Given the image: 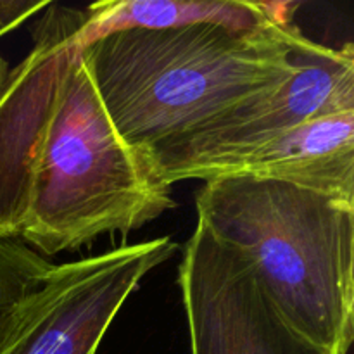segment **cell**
I'll use <instances>...</instances> for the list:
<instances>
[{
  "mask_svg": "<svg viewBox=\"0 0 354 354\" xmlns=\"http://www.w3.org/2000/svg\"><path fill=\"white\" fill-rule=\"evenodd\" d=\"M0 83V241L41 254L128 235L175 207L147 154L120 135L73 44L85 12L50 6Z\"/></svg>",
  "mask_w": 354,
  "mask_h": 354,
  "instance_id": "1",
  "label": "cell"
},
{
  "mask_svg": "<svg viewBox=\"0 0 354 354\" xmlns=\"http://www.w3.org/2000/svg\"><path fill=\"white\" fill-rule=\"evenodd\" d=\"M310 41L294 23L190 24L118 31L83 52L116 130L149 154L286 83Z\"/></svg>",
  "mask_w": 354,
  "mask_h": 354,
  "instance_id": "2",
  "label": "cell"
},
{
  "mask_svg": "<svg viewBox=\"0 0 354 354\" xmlns=\"http://www.w3.org/2000/svg\"><path fill=\"white\" fill-rule=\"evenodd\" d=\"M197 220L248 259L283 320L330 354L354 339V203L294 183L223 175L204 180Z\"/></svg>",
  "mask_w": 354,
  "mask_h": 354,
  "instance_id": "3",
  "label": "cell"
},
{
  "mask_svg": "<svg viewBox=\"0 0 354 354\" xmlns=\"http://www.w3.org/2000/svg\"><path fill=\"white\" fill-rule=\"evenodd\" d=\"M176 249L171 237H158L50 263L17 304L0 354H97L138 283Z\"/></svg>",
  "mask_w": 354,
  "mask_h": 354,
  "instance_id": "4",
  "label": "cell"
},
{
  "mask_svg": "<svg viewBox=\"0 0 354 354\" xmlns=\"http://www.w3.org/2000/svg\"><path fill=\"white\" fill-rule=\"evenodd\" d=\"M178 287L190 354H330L283 320L248 259L199 220L183 249Z\"/></svg>",
  "mask_w": 354,
  "mask_h": 354,
  "instance_id": "5",
  "label": "cell"
},
{
  "mask_svg": "<svg viewBox=\"0 0 354 354\" xmlns=\"http://www.w3.org/2000/svg\"><path fill=\"white\" fill-rule=\"evenodd\" d=\"M354 111V50L311 40L299 68L277 88L252 97L199 130L149 152L159 178L171 187L192 169L294 127Z\"/></svg>",
  "mask_w": 354,
  "mask_h": 354,
  "instance_id": "6",
  "label": "cell"
},
{
  "mask_svg": "<svg viewBox=\"0 0 354 354\" xmlns=\"http://www.w3.org/2000/svg\"><path fill=\"white\" fill-rule=\"evenodd\" d=\"M223 175L279 180L354 203V111L317 118L228 152L192 169L187 180Z\"/></svg>",
  "mask_w": 354,
  "mask_h": 354,
  "instance_id": "7",
  "label": "cell"
},
{
  "mask_svg": "<svg viewBox=\"0 0 354 354\" xmlns=\"http://www.w3.org/2000/svg\"><path fill=\"white\" fill-rule=\"evenodd\" d=\"M270 21L263 10L261 2L118 0L90 6L82 26L73 35V44L83 50L107 35L137 28L166 30L190 24H220L232 30H252Z\"/></svg>",
  "mask_w": 354,
  "mask_h": 354,
  "instance_id": "8",
  "label": "cell"
},
{
  "mask_svg": "<svg viewBox=\"0 0 354 354\" xmlns=\"http://www.w3.org/2000/svg\"><path fill=\"white\" fill-rule=\"evenodd\" d=\"M48 265L47 258L21 241H0V348L17 304Z\"/></svg>",
  "mask_w": 354,
  "mask_h": 354,
  "instance_id": "9",
  "label": "cell"
},
{
  "mask_svg": "<svg viewBox=\"0 0 354 354\" xmlns=\"http://www.w3.org/2000/svg\"><path fill=\"white\" fill-rule=\"evenodd\" d=\"M7 73H9V68H7V62L3 61L2 57H0V83L3 82V78L7 76Z\"/></svg>",
  "mask_w": 354,
  "mask_h": 354,
  "instance_id": "10",
  "label": "cell"
}]
</instances>
